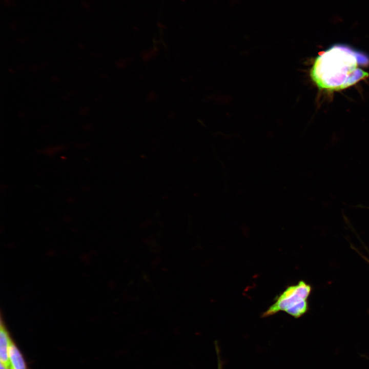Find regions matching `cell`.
<instances>
[{
  "instance_id": "obj_1",
  "label": "cell",
  "mask_w": 369,
  "mask_h": 369,
  "mask_svg": "<svg viewBox=\"0 0 369 369\" xmlns=\"http://www.w3.org/2000/svg\"><path fill=\"white\" fill-rule=\"evenodd\" d=\"M357 51L344 45H335L319 54L310 70V76L321 90L345 89L367 77L360 69Z\"/></svg>"
},
{
  "instance_id": "obj_2",
  "label": "cell",
  "mask_w": 369,
  "mask_h": 369,
  "mask_svg": "<svg viewBox=\"0 0 369 369\" xmlns=\"http://www.w3.org/2000/svg\"><path fill=\"white\" fill-rule=\"evenodd\" d=\"M311 291V286L303 280L297 284L288 286L263 313L262 317L272 316L280 311L285 312L296 318L301 317L308 310L307 300Z\"/></svg>"
},
{
  "instance_id": "obj_3",
  "label": "cell",
  "mask_w": 369,
  "mask_h": 369,
  "mask_svg": "<svg viewBox=\"0 0 369 369\" xmlns=\"http://www.w3.org/2000/svg\"><path fill=\"white\" fill-rule=\"evenodd\" d=\"M12 341L5 324L3 323L2 320H1L0 330V361L1 363H3L8 367H9V351Z\"/></svg>"
},
{
  "instance_id": "obj_4",
  "label": "cell",
  "mask_w": 369,
  "mask_h": 369,
  "mask_svg": "<svg viewBox=\"0 0 369 369\" xmlns=\"http://www.w3.org/2000/svg\"><path fill=\"white\" fill-rule=\"evenodd\" d=\"M9 369H27L22 353L13 341L9 347Z\"/></svg>"
}]
</instances>
